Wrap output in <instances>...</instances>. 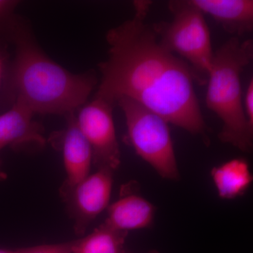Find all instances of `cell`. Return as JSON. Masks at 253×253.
Returning a JSON list of instances; mask_svg holds the SVG:
<instances>
[{
	"label": "cell",
	"instance_id": "1",
	"mask_svg": "<svg viewBox=\"0 0 253 253\" xmlns=\"http://www.w3.org/2000/svg\"><path fill=\"white\" fill-rule=\"evenodd\" d=\"M130 19L108 32L109 57L99 64L95 97L115 106L122 98L139 103L168 123L206 138L207 126L194 89L199 76L160 42L146 22L152 1H134Z\"/></svg>",
	"mask_w": 253,
	"mask_h": 253
},
{
	"label": "cell",
	"instance_id": "2",
	"mask_svg": "<svg viewBox=\"0 0 253 253\" xmlns=\"http://www.w3.org/2000/svg\"><path fill=\"white\" fill-rule=\"evenodd\" d=\"M9 36L16 44L9 81L14 103L34 113L66 116L86 103L96 84L93 75L73 74L55 63L18 23Z\"/></svg>",
	"mask_w": 253,
	"mask_h": 253
},
{
	"label": "cell",
	"instance_id": "3",
	"mask_svg": "<svg viewBox=\"0 0 253 253\" xmlns=\"http://www.w3.org/2000/svg\"><path fill=\"white\" fill-rule=\"evenodd\" d=\"M253 59L252 40L233 37L214 53L206 102L222 123L219 139L244 152L253 148V130L243 104L241 75Z\"/></svg>",
	"mask_w": 253,
	"mask_h": 253
},
{
	"label": "cell",
	"instance_id": "4",
	"mask_svg": "<svg viewBox=\"0 0 253 253\" xmlns=\"http://www.w3.org/2000/svg\"><path fill=\"white\" fill-rule=\"evenodd\" d=\"M168 5L173 19L170 22L153 24L155 33L163 46L189 61L204 83L214 56L211 31L204 14L190 4L189 0L170 1Z\"/></svg>",
	"mask_w": 253,
	"mask_h": 253
},
{
	"label": "cell",
	"instance_id": "5",
	"mask_svg": "<svg viewBox=\"0 0 253 253\" xmlns=\"http://www.w3.org/2000/svg\"><path fill=\"white\" fill-rule=\"evenodd\" d=\"M122 109L128 139L136 154L163 179L180 178L168 123L157 113L131 99L118 101Z\"/></svg>",
	"mask_w": 253,
	"mask_h": 253
},
{
	"label": "cell",
	"instance_id": "6",
	"mask_svg": "<svg viewBox=\"0 0 253 253\" xmlns=\"http://www.w3.org/2000/svg\"><path fill=\"white\" fill-rule=\"evenodd\" d=\"M114 106L94 97L78 109L76 123L92 152L93 163L114 171L121 163V151L113 118Z\"/></svg>",
	"mask_w": 253,
	"mask_h": 253
},
{
	"label": "cell",
	"instance_id": "7",
	"mask_svg": "<svg viewBox=\"0 0 253 253\" xmlns=\"http://www.w3.org/2000/svg\"><path fill=\"white\" fill-rule=\"evenodd\" d=\"M113 171L99 168L62 194L75 221V229L83 234L95 218L109 206Z\"/></svg>",
	"mask_w": 253,
	"mask_h": 253
},
{
	"label": "cell",
	"instance_id": "8",
	"mask_svg": "<svg viewBox=\"0 0 253 253\" xmlns=\"http://www.w3.org/2000/svg\"><path fill=\"white\" fill-rule=\"evenodd\" d=\"M66 179L63 189L72 188L89 174L92 152L76 123L74 113L67 116L66 128L58 134Z\"/></svg>",
	"mask_w": 253,
	"mask_h": 253
},
{
	"label": "cell",
	"instance_id": "9",
	"mask_svg": "<svg viewBox=\"0 0 253 253\" xmlns=\"http://www.w3.org/2000/svg\"><path fill=\"white\" fill-rule=\"evenodd\" d=\"M189 2L203 14L212 16L234 37L253 31L252 0H189Z\"/></svg>",
	"mask_w": 253,
	"mask_h": 253
},
{
	"label": "cell",
	"instance_id": "10",
	"mask_svg": "<svg viewBox=\"0 0 253 253\" xmlns=\"http://www.w3.org/2000/svg\"><path fill=\"white\" fill-rule=\"evenodd\" d=\"M34 114L26 106L14 103L9 111L0 115V151L6 146L45 144L42 126L34 121Z\"/></svg>",
	"mask_w": 253,
	"mask_h": 253
},
{
	"label": "cell",
	"instance_id": "11",
	"mask_svg": "<svg viewBox=\"0 0 253 253\" xmlns=\"http://www.w3.org/2000/svg\"><path fill=\"white\" fill-rule=\"evenodd\" d=\"M107 209L104 224L123 232L149 227L154 221V206L139 195H125Z\"/></svg>",
	"mask_w": 253,
	"mask_h": 253
},
{
	"label": "cell",
	"instance_id": "12",
	"mask_svg": "<svg viewBox=\"0 0 253 253\" xmlns=\"http://www.w3.org/2000/svg\"><path fill=\"white\" fill-rule=\"evenodd\" d=\"M212 181L221 199H234L244 195L253 182L246 160L236 158L213 168Z\"/></svg>",
	"mask_w": 253,
	"mask_h": 253
},
{
	"label": "cell",
	"instance_id": "13",
	"mask_svg": "<svg viewBox=\"0 0 253 253\" xmlns=\"http://www.w3.org/2000/svg\"><path fill=\"white\" fill-rule=\"evenodd\" d=\"M127 234L104 223L89 235L73 241L72 253H124Z\"/></svg>",
	"mask_w": 253,
	"mask_h": 253
},
{
	"label": "cell",
	"instance_id": "14",
	"mask_svg": "<svg viewBox=\"0 0 253 253\" xmlns=\"http://www.w3.org/2000/svg\"><path fill=\"white\" fill-rule=\"evenodd\" d=\"M18 4L14 0H0V32L10 34L17 23L14 19V11Z\"/></svg>",
	"mask_w": 253,
	"mask_h": 253
},
{
	"label": "cell",
	"instance_id": "15",
	"mask_svg": "<svg viewBox=\"0 0 253 253\" xmlns=\"http://www.w3.org/2000/svg\"><path fill=\"white\" fill-rule=\"evenodd\" d=\"M73 241L59 244L42 245L19 250V253H72Z\"/></svg>",
	"mask_w": 253,
	"mask_h": 253
},
{
	"label": "cell",
	"instance_id": "16",
	"mask_svg": "<svg viewBox=\"0 0 253 253\" xmlns=\"http://www.w3.org/2000/svg\"><path fill=\"white\" fill-rule=\"evenodd\" d=\"M244 110L246 120L250 128L253 130V81H250L249 86L246 89L244 102Z\"/></svg>",
	"mask_w": 253,
	"mask_h": 253
},
{
	"label": "cell",
	"instance_id": "17",
	"mask_svg": "<svg viewBox=\"0 0 253 253\" xmlns=\"http://www.w3.org/2000/svg\"><path fill=\"white\" fill-rule=\"evenodd\" d=\"M3 71H4V61L2 56L0 52V84H1V78H2Z\"/></svg>",
	"mask_w": 253,
	"mask_h": 253
},
{
	"label": "cell",
	"instance_id": "18",
	"mask_svg": "<svg viewBox=\"0 0 253 253\" xmlns=\"http://www.w3.org/2000/svg\"><path fill=\"white\" fill-rule=\"evenodd\" d=\"M0 253H19V250H18V251H10V250L0 249Z\"/></svg>",
	"mask_w": 253,
	"mask_h": 253
},
{
	"label": "cell",
	"instance_id": "19",
	"mask_svg": "<svg viewBox=\"0 0 253 253\" xmlns=\"http://www.w3.org/2000/svg\"><path fill=\"white\" fill-rule=\"evenodd\" d=\"M6 179V173L3 172L2 170L0 169V181L4 180V179Z\"/></svg>",
	"mask_w": 253,
	"mask_h": 253
}]
</instances>
